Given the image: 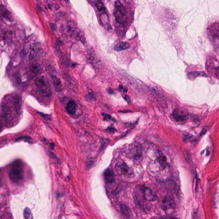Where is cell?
<instances>
[{
	"instance_id": "10",
	"label": "cell",
	"mask_w": 219,
	"mask_h": 219,
	"mask_svg": "<svg viewBox=\"0 0 219 219\" xmlns=\"http://www.w3.org/2000/svg\"><path fill=\"white\" fill-rule=\"evenodd\" d=\"M130 45L128 43L126 42H120L114 46L115 51H120L128 49Z\"/></svg>"
},
{
	"instance_id": "22",
	"label": "cell",
	"mask_w": 219,
	"mask_h": 219,
	"mask_svg": "<svg viewBox=\"0 0 219 219\" xmlns=\"http://www.w3.org/2000/svg\"><path fill=\"white\" fill-rule=\"evenodd\" d=\"M95 5L99 11H104L105 10V6L101 1H96L95 2Z\"/></svg>"
},
{
	"instance_id": "11",
	"label": "cell",
	"mask_w": 219,
	"mask_h": 219,
	"mask_svg": "<svg viewBox=\"0 0 219 219\" xmlns=\"http://www.w3.org/2000/svg\"><path fill=\"white\" fill-rule=\"evenodd\" d=\"M114 14L116 18L117 22L121 24L125 23L127 20L126 16L123 15L121 14L117 9H115Z\"/></svg>"
},
{
	"instance_id": "33",
	"label": "cell",
	"mask_w": 219,
	"mask_h": 219,
	"mask_svg": "<svg viewBox=\"0 0 219 219\" xmlns=\"http://www.w3.org/2000/svg\"><path fill=\"white\" fill-rule=\"evenodd\" d=\"M169 219H178L176 218H170Z\"/></svg>"
},
{
	"instance_id": "5",
	"label": "cell",
	"mask_w": 219,
	"mask_h": 219,
	"mask_svg": "<svg viewBox=\"0 0 219 219\" xmlns=\"http://www.w3.org/2000/svg\"><path fill=\"white\" fill-rule=\"evenodd\" d=\"M176 206L175 200L171 196L166 197L163 201V208L166 211L174 209Z\"/></svg>"
},
{
	"instance_id": "3",
	"label": "cell",
	"mask_w": 219,
	"mask_h": 219,
	"mask_svg": "<svg viewBox=\"0 0 219 219\" xmlns=\"http://www.w3.org/2000/svg\"><path fill=\"white\" fill-rule=\"evenodd\" d=\"M115 169L117 172L121 175H131L133 174V169L125 163L119 162L116 165Z\"/></svg>"
},
{
	"instance_id": "29",
	"label": "cell",
	"mask_w": 219,
	"mask_h": 219,
	"mask_svg": "<svg viewBox=\"0 0 219 219\" xmlns=\"http://www.w3.org/2000/svg\"><path fill=\"white\" fill-rule=\"evenodd\" d=\"M119 112H121V113H128V112H130V110H121V111H118Z\"/></svg>"
},
{
	"instance_id": "32",
	"label": "cell",
	"mask_w": 219,
	"mask_h": 219,
	"mask_svg": "<svg viewBox=\"0 0 219 219\" xmlns=\"http://www.w3.org/2000/svg\"><path fill=\"white\" fill-rule=\"evenodd\" d=\"M119 88H120V90H122V89H123V87L122 86V85L120 84V85H119Z\"/></svg>"
},
{
	"instance_id": "23",
	"label": "cell",
	"mask_w": 219,
	"mask_h": 219,
	"mask_svg": "<svg viewBox=\"0 0 219 219\" xmlns=\"http://www.w3.org/2000/svg\"><path fill=\"white\" fill-rule=\"evenodd\" d=\"M88 93H89V95H88V96H89V99H90L92 101H96V96H95L94 93L91 90V89H89V90L88 89Z\"/></svg>"
},
{
	"instance_id": "18",
	"label": "cell",
	"mask_w": 219,
	"mask_h": 219,
	"mask_svg": "<svg viewBox=\"0 0 219 219\" xmlns=\"http://www.w3.org/2000/svg\"><path fill=\"white\" fill-rule=\"evenodd\" d=\"M24 219H33L32 212L29 208H26L24 211Z\"/></svg>"
},
{
	"instance_id": "26",
	"label": "cell",
	"mask_w": 219,
	"mask_h": 219,
	"mask_svg": "<svg viewBox=\"0 0 219 219\" xmlns=\"http://www.w3.org/2000/svg\"><path fill=\"white\" fill-rule=\"evenodd\" d=\"M123 98H124V99H125V100H126L128 104H130V99L128 95H123Z\"/></svg>"
},
{
	"instance_id": "30",
	"label": "cell",
	"mask_w": 219,
	"mask_h": 219,
	"mask_svg": "<svg viewBox=\"0 0 219 219\" xmlns=\"http://www.w3.org/2000/svg\"><path fill=\"white\" fill-rule=\"evenodd\" d=\"M123 90L124 92H125V93H126L128 91V88L126 87H123Z\"/></svg>"
},
{
	"instance_id": "31",
	"label": "cell",
	"mask_w": 219,
	"mask_h": 219,
	"mask_svg": "<svg viewBox=\"0 0 219 219\" xmlns=\"http://www.w3.org/2000/svg\"><path fill=\"white\" fill-rule=\"evenodd\" d=\"M108 93H109L110 94H112L114 93V92H113V91H112V90H111V89H109L108 90Z\"/></svg>"
},
{
	"instance_id": "25",
	"label": "cell",
	"mask_w": 219,
	"mask_h": 219,
	"mask_svg": "<svg viewBox=\"0 0 219 219\" xmlns=\"http://www.w3.org/2000/svg\"><path fill=\"white\" fill-rule=\"evenodd\" d=\"M102 115L105 116L104 118V120H105L106 119H110V120H113V118H112V116L108 114H105V113H103Z\"/></svg>"
},
{
	"instance_id": "4",
	"label": "cell",
	"mask_w": 219,
	"mask_h": 219,
	"mask_svg": "<svg viewBox=\"0 0 219 219\" xmlns=\"http://www.w3.org/2000/svg\"><path fill=\"white\" fill-rule=\"evenodd\" d=\"M172 116L177 122H184L188 119L187 113L182 108H177L173 111Z\"/></svg>"
},
{
	"instance_id": "7",
	"label": "cell",
	"mask_w": 219,
	"mask_h": 219,
	"mask_svg": "<svg viewBox=\"0 0 219 219\" xmlns=\"http://www.w3.org/2000/svg\"><path fill=\"white\" fill-rule=\"evenodd\" d=\"M1 13L3 18H6L9 21H13V18L11 13L2 5L1 7Z\"/></svg>"
},
{
	"instance_id": "16",
	"label": "cell",
	"mask_w": 219,
	"mask_h": 219,
	"mask_svg": "<svg viewBox=\"0 0 219 219\" xmlns=\"http://www.w3.org/2000/svg\"><path fill=\"white\" fill-rule=\"evenodd\" d=\"M157 160L162 166L164 167H166V160L165 156L163 154H160V153H159V156L157 157Z\"/></svg>"
},
{
	"instance_id": "8",
	"label": "cell",
	"mask_w": 219,
	"mask_h": 219,
	"mask_svg": "<svg viewBox=\"0 0 219 219\" xmlns=\"http://www.w3.org/2000/svg\"><path fill=\"white\" fill-rule=\"evenodd\" d=\"M14 105L17 113L20 114L22 109V100L20 96L16 95L14 97Z\"/></svg>"
},
{
	"instance_id": "27",
	"label": "cell",
	"mask_w": 219,
	"mask_h": 219,
	"mask_svg": "<svg viewBox=\"0 0 219 219\" xmlns=\"http://www.w3.org/2000/svg\"><path fill=\"white\" fill-rule=\"evenodd\" d=\"M184 135H185V136L186 137L188 138H191V137H192V135H191L190 133H187V132H185V133H184Z\"/></svg>"
},
{
	"instance_id": "2",
	"label": "cell",
	"mask_w": 219,
	"mask_h": 219,
	"mask_svg": "<svg viewBox=\"0 0 219 219\" xmlns=\"http://www.w3.org/2000/svg\"><path fill=\"white\" fill-rule=\"evenodd\" d=\"M35 83L40 91L47 96L51 94V88L47 77L45 76L38 77L35 80Z\"/></svg>"
},
{
	"instance_id": "9",
	"label": "cell",
	"mask_w": 219,
	"mask_h": 219,
	"mask_svg": "<svg viewBox=\"0 0 219 219\" xmlns=\"http://www.w3.org/2000/svg\"><path fill=\"white\" fill-rule=\"evenodd\" d=\"M66 109L69 114H74L77 109V105L75 102L73 101H69L66 105Z\"/></svg>"
},
{
	"instance_id": "19",
	"label": "cell",
	"mask_w": 219,
	"mask_h": 219,
	"mask_svg": "<svg viewBox=\"0 0 219 219\" xmlns=\"http://www.w3.org/2000/svg\"><path fill=\"white\" fill-rule=\"evenodd\" d=\"M189 76L193 78H196L198 76H203V77H208L207 74L205 72H191L189 74Z\"/></svg>"
},
{
	"instance_id": "24",
	"label": "cell",
	"mask_w": 219,
	"mask_h": 219,
	"mask_svg": "<svg viewBox=\"0 0 219 219\" xmlns=\"http://www.w3.org/2000/svg\"><path fill=\"white\" fill-rule=\"evenodd\" d=\"M107 130L110 133H114L116 131V129L114 128L112 126H109L107 129Z\"/></svg>"
},
{
	"instance_id": "21",
	"label": "cell",
	"mask_w": 219,
	"mask_h": 219,
	"mask_svg": "<svg viewBox=\"0 0 219 219\" xmlns=\"http://www.w3.org/2000/svg\"><path fill=\"white\" fill-rule=\"evenodd\" d=\"M40 66L38 64H34L31 66L30 68V71L32 73L34 74H37L40 70Z\"/></svg>"
},
{
	"instance_id": "1",
	"label": "cell",
	"mask_w": 219,
	"mask_h": 219,
	"mask_svg": "<svg viewBox=\"0 0 219 219\" xmlns=\"http://www.w3.org/2000/svg\"><path fill=\"white\" fill-rule=\"evenodd\" d=\"M9 176L14 183H20L22 181L24 177V171L20 163L17 162L11 167L9 172Z\"/></svg>"
},
{
	"instance_id": "20",
	"label": "cell",
	"mask_w": 219,
	"mask_h": 219,
	"mask_svg": "<svg viewBox=\"0 0 219 219\" xmlns=\"http://www.w3.org/2000/svg\"><path fill=\"white\" fill-rule=\"evenodd\" d=\"M68 31L70 34H73L76 31L75 24L73 22H70L68 24Z\"/></svg>"
},
{
	"instance_id": "28",
	"label": "cell",
	"mask_w": 219,
	"mask_h": 219,
	"mask_svg": "<svg viewBox=\"0 0 219 219\" xmlns=\"http://www.w3.org/2000/svg\"><path fill=\"white\" fill-rule=\"evenodd\" d=\"M206 131L207 128H204L202 129V130H201V132H200V134H199V136H201L205 135V134L206 132Z\"/></svg>"
},
{
	"instance_id": "17",
	"label": "cell",
	"mask_w": 219,
	"mask_h": 219,
	"mask_svg": "<svg viewBox=\"0 0 219 219\" xmlns=\"http://www.w3.org/2000/svg\"><path fill=\"white\" fill-rule=\"evenodd\" d=\"M103 15L104 17H103L102 15L101 16V21L102 24L105 25V26H106V28L109 29V28H110L109 19L106 14H104Z\"/></svg>"
},
{
	"instance_id": "12",
	"label": "cell",
	"mask_w": 219,
	"mask_h": 219,
	"mask_svg": "<svg viewBox=\"0 0 219 219\" xmlns=\"http://www.w3.org/2000/svg\"><path fill=\"white\" fill-rule=\"evenodd\" d=\"M144 196L147 201H153L155 199V196L153 195L152 191L149 188H145L144 189Z\"/></svg>"
},
{
	"instance_id": "13",
	"label": "cell",
	"mask_w": 219,
	"mask_h": 219,
	"mask_svg": "<svg viewBox=\"0 0 219 219\" xmlns=\"http://www.w3.org/2000/svg\"><path fill=\"white\" fill-rule=\"evenodd\" d=\"M52 81L56 91H57L62 90V83L59 78L56 76H52Z\"/></svg>"
},
{
	"instance_id": "15",
	"label": "cell",
	"mask_w": 219,
	"mask_h": 219,
	"mask_svg": "<svg viewBox=\"0 0 219 219\" xmlns=\"http://www.w3.org/2000/svg\"><path fill=\"white\" fill-rule=\"evenodd\" d=\"M121 211L122 214L127 218H129L132 215V213L130 209L125 205H121Z\"/></svg>"
},
{
	"instance_id": "14",
	"label": "cell",
	"mask_w": 219,
	"mask_h": 219,
	"mask_svg": "<svg viewBox=\"0 0 219 219\" xmlns=\"http://www.w3.org/2000/svg\"><path fill=\"white\" fill-rule=\"evenodd\" d=\"M115 5L116 9H117L121 14L123 15H126V9L120 1H116L115 3Z\"/></svg>"
},
{
	"instance_id": "6",
	"label": "cell",
	"mask_w": 219,
	"mask_h": 219,
	"mask_svg": "<svg viewBox=\"0 0 219 219\" xmlns=\"http://www.w3.org/2000/svg\"><path fill=\"white\" fill-rule=\"evenodd\" d=\"M104 178L106 182L111 184L115 180V175L114 172L110 169H107L104 172Z\"/></svg>"
}]
</instances>
